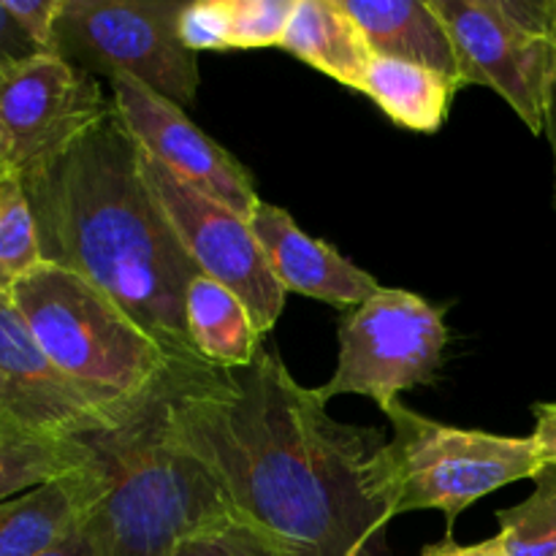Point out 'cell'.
Segmentation results:
<instances>
[{
    "instance_id": "cell-1",
    "label": "cell",
    "mask_w": 556,
    "mask_h": 556,
    "mask_svg": "<svg viewBox=\"0 0 556 556\" xmlns=\"http://www.w3.org/2000/svg\"><path fill=\"white\" fill-rule=\"evenodd\" d=\"M168 432L288 556H391L372 483L383 432L334 421L277 353L239 369L174 362Z\"/></svg>"
},
{
    "instance_id": "cell-2",
    "label": "cell",
    "mask_w": 556,
    "mask_h": 556,
    "mask_svg": "<svg viewBox=\"0 0 556 556\" xmlns=\"http://www.w3.org/2000/svg\"><path fill=\"white\" fill-rule=\"evenodd\" d=\"M22 182L43 261L101 288L174 362H199L185 326V291L199 269L152 195L139 144L117 112Z\"/></svg>"
},
{
    "instance_id": "cell-3",
    "label": "cell",
    "mask_w": 556,
    "mask_h": 556,
    "mask_svg": "<svg viewBox=\"0 0 556 556\" xmlns=\"http://www.w3.org/2000/svg\"><path fill=\"white\" fill-rule=\"evenodd\" d=\"M168 375L123 427L85 438L106 481L85 521L106 556H172L239 519L215 472L168 432Z\"/></svg>"
},
{
    "instance_id": "cell-4",
    "label": "cell",
    "mask_w": 556,
    "mask_h": 556,
    "mask_svg": "<svg viewBox=\"0 0 556 556\" xmlns=\"http://www.w3.org/2000/svg\"><path fill=\"white\" fill-rule=\"evenodd\" d=\"M49 358L114 407H136L166 380L174 356L112 296L76 271L38 264L11 291Z\"/></svg>"
},
{
    "instance_id": "cell-5",
    "label": "cell",
    "mask_w": 556,
    "mask_h": 556,
    "mask_svg": "<svg viewBox=\"0 0 556 556\" xmlns=\"http://www.w3.org/2000/svg\"><path fill=\"white\" fill-rule=\"evenodd\" d=\"M391 438L372 462L375 494L389 519L410 510H443L448 538L470 505L508 483L535 478L541 459L532 438L462 429L410 410L383 407Z\"/></svg>"
},
{
    "instance_id": "cell-6",
    "label": "cell",
    "mask_w": 556,
    "mask_h": 556,
    "mask_svg": "<svg viewBox=\"0 0 556 556\" xmlns=\"http://www.w3.org/2000/svg\"><path fill=\"white\" fill-rule=\"evenodd\" d=\"M429 3L448 30L462 87H489L543 136L556 92V0Z\"/></svg>"
},
{
    "instance_id": "cell-7",
    "label": "cell",
    "mask_w": 556,
    "mask_h": 556,
    "mask_svg": "<svg viewBox=\"0 0 556 556\" xmlns=\"http://www.w3.org/2000/svg\"><path fill=\"white\" fill-rule=\"evenodd\" d=\"M177 0H63L54 54L92 76H128L188 109L199 92V58L179 41Z\"/></svg>"
},
{
    "instance_id": "cell-8",
    "label": "cell",
    "mask_w": 556,
    "mask_h": 556,
    "mask_svg": "<svg viewBox=\"0 0 556 556\" xmlns=\"http://www.w3.org/2000/svg\"><path fill=\"white\" fill-rule=\"evenodd\" d=\"M445 345V307L402 288H380L340 324L337 369L315 396L324 405L334 396H369L383 410L402 391L438 380Z\"/></svg>"
},
{
    "instance_id": "cell-9",
    "label": "cell",
    "mask_w": 556,
    "mask_h": 556,
    "mask_svg": "<svg viewBox=\"0 0 556 556\" xmlns=\"http://www.w3.org/2000/svg\"><path fill=\"white\" fill-rule=\"evenodd\" d=\"M114 112L98 76L58 54H38L0 74V168L22 179L85 139Z\"/></svg>"
},
{
    "instance_id": "cell-10",
    "label": "cell",
    "mask_w": 556,
    "mask_h": 556,
    "mask_svg": "<svg viewBox=\"0 0 556 556\" xmlns=\"http://www.w3.org/2000/svg\"><path fill=\"white\" fill-rule=\"evenodd\" d=\"M141 172L195 269L237 293L255 329L266 334L286 309V288L277 282L248 217L201 193L147 152H141Z\"/></svg>"
},
{
    "instance_id": "cell-11",
    "label": "cell",
    "mask_w": 556,
    "mask_h": 556,
    "mask_svg": "<svg viewBox=\"0 0 556 556\" xmlns=\"http://www.w3.org/2000/svg\"><path fill=\"white\" fill-rule=\"evenodd\" d=\"M141 405L114 407L81 389L43 353L11 293H0V413L38 432L85 440L123 427Z\"/></svg>"
},
{
    "instance_id": "cell-12",
    "label": "cell",
    "mask_w": 556,
    "mask_h": 556,
    "mask_svg": "<svg viewBox=\"0 0 556 556\" xmlns=\"http://www.w3.org/2000/svg\"><path fill=\"white\" fill-rule=\"evenodd\" d=\"M109 90L114 112L141 152L250 220L261 204L253 174L226 147L210 139L182 106L128 76L109 79Z\"/></svg>"
},
{
    "instance_id": "cell-13",
    "label": "cell",
    "mask_w": 556,
    "mask_h": 556,
    "mask_svg": "<svg viewBox=\"0 0 556 556\" xmlns=\"http://www.w3.org/2000/svg\"><path fill=\"white\" fill-rule=\"evenodd\" d=\"M250 228L286 293L320 299L331 307H358L383 288L324 239L304 233L282 206L261 201L250 215Z\"/></svg>"
},
{
    "instance_id": "cell-14",
    "label": "cell",
    "mask_w": 556,
    "mask_h": 556,
    "mask_svg": "<svg viewBox=\"0 0 556 556\" xmlns=\"http://www.w3.org/2000/svg\"><path fill=\"white\" fill-rule=\"evenodd\" d=\"M106 492L101 467L65 476L0 503V556H41L63 541Z\"/></svg>"
},
{
    "instance_id": "cell-15",
    "label": "cell",
    "mask_w": 556,
    "mask_h": 556,
    "mask_svg": "<svg viewBox=\"0 0 556 556\" xmlns=\"http://www.w3.org/2000/svg\"><path fill=\"white\" fill-rule=\"evenodd\" d=\"M342 5L372 54L427 65L459 81L448 30L429 0H342Z\"/></svg>"
},
{
    "instance_id": "cell-16",
    "label": "cell",
    "mask_w": 556,
    "mask_h": 556,
    "mask_svg": "<svg viewBox=\"0 0 556 556\" xmlns=\"http://www.w3.org/2000/svg\"><path fill=\"white\" fill-rule=\"evenodd\" d=\"M280 49L351 90H362L372 60L367 38L342 0H296Z\"/></svg>"
},
{
    "instance_id": "cell-17",
    "label": "cell",
    "mask_w": 556,
    "mask_h": 556,
    "mask_svg": "<svg viewBox=\"0 0 556 556\" xmlns=\"http://www.w3.org/2000/svg\"><path fill=\"white\" fill-rule=\"evenodd\" d=\"M185 326L193 353L210 367H250L261 351V331L242 299L201 271L185 291Z\"/></svg>"
},
{
    "instance_id": "cell-18",
    "label": "cell",
    "mask_w": 556,
    "mask_h": 556,
    "mask_svg": "<svg viewBox=\"0 0 556 556\" xmlns=\"http://www.w3.org/2000/svg\"><path fill=\"white\" fill-rule=\"evenodd\" d=\"M459 90V81L427 65L372 54L358 92L372 98L380 112L402 128L434 134L448 117L451 98Z\"/></svg>"
},
{
    "instance_id": "cell-19",
    "label": "cell",
    "mask_w": 556,
    "mask_h": 556,
    "mask_svg": "<svg viewBox=\"0 0 556 556\" xmlns=\"http://www.w3.org/2000/svg\"><path fill=\"white\" fill-rule=\"evenodd\" d=\"M96 465L85 440L58 438L0 413V503Z\"/></svg>"
},
{
    "instance_id": "cell-20",
    "label": "cell",
    "mask_w": 556,
    "mask_h": 556,
    "mask_svg": "<svg viewBox=\"0 0 556 556\" xmlns=\"http://www.w3.org/2000/svg\"><path fill=\"white\" fill-rule=\"evenodd\" d=\"M43 264L36 217L20 174L0 172V293Z\"/></svg>"
},
{
    "instance_id": "cell-21",
    "label": "cell",
    "mask_w": 556,
    "mask_h": 556,
    "mask_svg": "<svg viewBox=\"0 0 556 556\" xmlns=\"http://www.w3.org/2000/svg\"><path fill=\"white\" fill-rule=\"evenodd\" d=\"M532 483L525 503L497 510L505 556H556V467L543 465Z\"/></svg>"
},
{
    "instance_id": "cell-22",
    "label": "cell",
    "mask_w": 556,
    "mask_h": 556,
    "mask_svg": "<svg viewBox=\"0 0 556 556\" xmlns=\"http://www.w3.org/2000/svg\"><path fill=\"white\" fill-rule=\"evenodd\" d=\"M296 0H231L233 49L280 47Z\"/></svg>"
},
{
    "instance_id": "cell-23",
    "label": "cell",
    "mask_w": 556,
    "mask_h": 556,
    "mask_svg": "<svg viewBox=\"0 0 556 556\" xmlns=\"http://www.w3.org/2000/svg\"><path fill=\"white\" fill-rule=\"evenodd\" d=\"M179 41L193 54L233 49L231 0H199L185 3L177 20Z\"/></svg>"
},
{
    "instance_id": "cell-24",
    "label": "cell",
    "mask_w": 556,
    "mask_h": 556,
    "mask_svg": "<svg viewBox=\"0 0 556 556\" xmlns=\"http://www.w3.org/2000/svg\"><path fill=\"white\" fill-rule=\"evenodd\" d=\"M172 556H288L271 538L250 527L248 521L233 519L228 525L212 527L179 543Z\"/></svg>"
},
{
    "instance_id": "cell-25",
    "label": "cell",
    "mask_w": 556,
    "mask_h": 556,
    "mask_svg": "<svg viewBox=\"0 0 556 556\" xmlns=\"http://www.w3.org/2000/svg\"><path fill=\"white\" fill-rule=\"evenodd\" d=\"M63 0H5V9L14 14L22 30L36 41L43 54H54V22Z\"/></svg>"
},
{
    "instance_id": "cell-26",
    "label": "cell",
    "mask_w": 556,
    "mask_h": 556,
    "mask_svg": "<svg viewBox=\"0 0 556 556\" xmlns=\"http://www.w3.org/2000/svg\"><path fill=\"white\" fill-rule=\"evenodd\" d=\"M38 54L43 52L36 47V41L22 30L20 22L14 20V14L5 9V0H0V74L27 63V60L38 58Z\"/></svg>"
},
{
    "instance_id": "cell-27",
    "label": "cell",
    "mask_w": 556,
    "mask_h": 556,
    "mask_svg": "<svg viewBox=\"0 0 556 556\" xmlns=\"http://www.w3.org/2000/svg\"><path fill=\"white\" fill-rule=\"evenodd\" d=\"M535 413V429H532V443H535L541 465L556 467V402H541L532 407Z\"/></svg>"
},
{
    "instance_id": "cell-28",
    "label": "cell",
    "mask_w": 556,
    "mask_h": 556,
    "mask_svg": "<svg viewBox=\"0 0 556 556\" xmlns=\"http://www.w3.org/2000/svg\"><path fill=\"white\" fill-rule=\"evenodd\" d=\"M41 556H106V554H103L101 543H98V538L92 535L87 521L81 519L79 525L63 538V541L54 543V546L49 548V552H43Z\"/></svg>"
},
{
    "instance_id": "cell-29",
    "label": "cell",
    "mask_w": 556,
    "mask_h": 556,
    "mask_svg": "<svg viewBox=\"0 0 556 556\" xmlns=\"http://www.w3.org/2000/svg\"><path fill=\"white\" fill-rule=\"evenodd\" d=\"M421 556H505V548H503V541H500V535L489 538V541H481V543H470V546L445 538L443 543H432V546L424 548Z\"/></svg>"
},
{
    "instance_id": "cell-30",
    "label": "cell",
    "mask_w": 556,
    "mask_h": 556,
    "mask_svg": "<svg viewBox=\"0 0 556 556\" xmlns=\"http://www.w3.org/2000/svg\"><path fill=\"white\" fill-rule=\"evenodd\" d=\"M543 136H546L548 147H552V161H554V206H556V92H554V98H552V106H548L546 128H543Z\"/></svg>"
},
{
    "instance_id": "cell-31",
    "label": "cell",
    "mask_w": 556,
    "mask_h": 556,
    "mask_svg": "<svg viewBox=\"0 0 556 556\" xmlns=\"http://www.w3.org/2000/svg\"><path fill=\"white\" fill-rule=\"evenodd\" d=\"M0 172H5V168H0Z\"/></svg>"
}]
</instances>
